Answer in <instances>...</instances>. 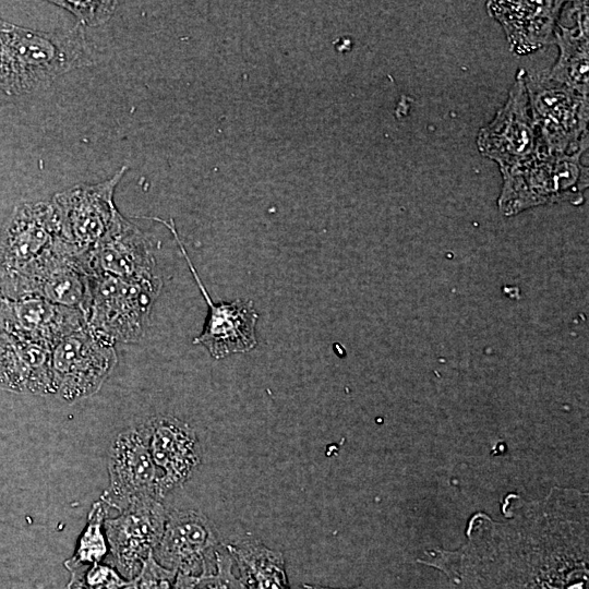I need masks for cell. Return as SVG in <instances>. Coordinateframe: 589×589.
<instances>
[{
	"label": "cell",
	"mask_w": 589,
	"mask_h": 589,
	"mask_svg": "<svg viewBox=\"0 0 589 589\" xmlns=\"http://www.w3.org/2000/svg\"><path fill=\"white\" fill-rule=\"evenodd\" d=\"M217 538L211 521L195 510L168 513L155 560L178 574L200 577L216 570Z\"/></svg>",
	"instance_id": "12"
},
{
	"label": "cell",
	"mask_w": 589,
	"mask_h": 589,
	"mask_svg": "<svg viewBox=\"0 0 589 589\" xmlns=\"http://www.w3.org/2000/svg\"><path fill=\"white\" fill-rule=\"evenodd\" d=\"M85 325L84 314L39 296L0 292V328L44 344L49 348L63 336Z\"/></svg>",
	"instance_id": "15"
},
{
	"label": "cell",
	"mask_w": 589,
	"mask_h": 589,
	"mask_svg": "<svg viewBox=\"0 0 589 589\" xmlns=\"http://www.w3.org/2000/svg\"><path fill=\"white\" fill-rule=\"evenodd\" d=\"M85 256L91 274L133 279L156 276L149 239L122 215Z\"/></svg>",
	"instance_id": "17"
},
{
	"label": "cell",
	"mask_w": 589,
	"mask_h": 589,
	"mask_svg": "<svg viewBox=\"0 0 589 589\" xmlns=\"http://www.w3.org/2000/svg\"><path fill=\"white\" fill-rule=\"evenodd\" d=\"M144 424L164 497L182 485L200 464L197 438L189 424L171 416L153 417Z\"/></svg>",
	"instance_id": "16"
},
{
	"label": "cell",
	"mask_w": 589,
	"mask_h": 589,
	"mask_svg": "<svg viewBox=\"0 0 589 589\" xmlns=\"http://www.w3.org/2000/svg\"><path fill=\"white\" fill-rule=\"evenodd\" d=\"M160 288L158 276L133 279L92 274L89 300L84 313L86 327L111 346L139 341Z\"/></svg>",
	"instance_id": "4"
},
{
	"label": "cell",
	"mask_w": 589,
	"mask_h": 589,
	"mask_svg": "<svg viewBox=\"0 0 589 589\" xmlns=\"http://www.w3.org/2000/svg\"><path fill=\"white\" fill-rule=\"evenodd\" d=\"M563 1H489L488 13L504 29L512 51L529 55L553 44Z\"/></svg>",
	"instance_id": "18"
},
{
	"label": "cell",
	"mask_w": 589,
	"mask_h": 589,
	"mask_svg": "<svg viewBox=\"0 0 589 589\" xmlns=\"http://www.w3.org/2000/svg\"><path fill=\"white\" fill-rule=\"evenodd\" d=\"M538 151L554 155L588 149V95L551 80L546 72L524 71Z\"/></svg>",
	"instance_id": "5"
},
{
	"label": "cell",
	"mask_w": 589,
	"mask_h": 589,
	"mask_svg": "<svg viewBox=\"0 0 589 589\" xmlns=\"http://www.w3.org/2000/svg\"><path fill=\"white\" fill-rule=\"evenodd\" d=\"M53 3L72 12L82 24L88 26L107 22L117 5L115 1H53Z\"/></svg>",
	"instance_id": "26"
},
{
	"label": "cell",
	"mask_w": 589,
	"mask_h": 589,
	"mask_svg": "<svg viewBox=\"0 0 589 589\" xmlns=\"http://www.w3.org/2000/svg\"><path fill=\"white\" fill-rule=\"evenodd\" d=\"M84 31L77 25L44 33L0 19V91L21 95L49 85L57 76L92 63Z\"/></svg>",
	"instance_id": "2"
},
{
	"label": "cell",
	"mask_w": 589,
	"mask_h": 589,
	"mask_svg": "<svg viewBox=\"0 0 589 589\" xmlns=\"http://www.w3.org/2000/svg\"><path fill=\"white\" fill-rule=\"evenodd\" d=\"M119 510L116 518L105 519L104 530L115 567L131 580L159 543L168 513L155 497L132 500Z\"/></svg>",
	"instance_id": "9"
},
{
	"label": "cell",
	"mask_w": 589,
	"mask_h": 589,
	"mask_svg": "<svg viewBox=\"0 0 589 589\" xmlns=\"http://www.w3.org/2000/svg\"><path fill=\"white\" fill-rule=\"evenodd\" d=\"M304 589H342V588H329V587H323V586H315V585H304ZM345 589H366L364 586H357L352 588H345Z\"/></svg>",
	"instance_id": "27"
},
{
	"label": "cell",
	"mask_w": 589,
	"mask_h": 589,
	"mask_svg": "<svg viewBox=\"0 0 589 589\" xmlns=\"http://www.w3.org/2000/svg\"><path fill=\"white\" fill-rule=\"evenodd\" d=\"M109 489L101 495L107 506L121 509L140 497L163 498L159 473L153 461L145 424L122 431L108 457Z\"/></svg>",
	"instance_id": "11"
},
{
	"label": "cell",
	"mask_w": 589,
	"mask_h": 589,
	"mask_svg": "<svg viewBox=\"0 0 589 589\" xmlns=\"http://www.w3.org/2000/svg\"><path fill=\"white\" fill-rule=\"evenodd\" d=\"M115 346L97 338L86 324L59 339L50 351L55 394L68 402L95 394L117 363Z\"/></svg>",
	"instance_id": "7"
},
{
	"label": "cell",
	"mask_w": 589,
	"mask_h": 589,
	"mask_svg": "<svg viewBox=\"0 0 589 589\" xmlns=\"http://www.w3.org/2000/svg\"><path fill=\"white\" fill-rule=\"evenodd\" d=\"M588 22V1L564 2L553 37L558 56L546 72L551 80L584 95L589 91Z\"/></svg>",
	"instance_id": "19"
},
{
	"label": "cell",
	"mask_w": 589,
	"mask_h": 589,
	"mask_svg": "<svg viewBox=\"0 0 589 589\" xmlns=\"http://www.w3.org/2000/svg\"><path fill=\"white\" fill-rule=\"evenodd\" d=\"M106 513L107 504L101 498L93 504L76 551L64 562L71 575L67 588L73 586L88 567L101 563L107 555L109 545L104 530Z\"/></svg>",
	"instance_id": "22"
},
{
	"label": "cell",
	"mask_w": 589,
	"mask_h": 589,
	"mask_svg": "<svg viewBox=\"0 0 589 589\" xmlns=\"http://www.w3.org/2000/svg\"><path fill=\"white\" fill-rule=\"evenodd\" d=\"M68 244L51 202L20 204L0 236V277L13 285Z\"/></svg>",
	"instance_id": "6"
},
{
	"label": "cell",
	"mask_w": 589,
	"mask_h": 589,
	"mask_svg": "<svg viewBox=\"0 0 589 589\" xmlns=\"http://www.w3.org/2000/svg\"><path fill=\"white\" fill-rule=\"evenodd\" d=\"M156 220L161 221L171 230L208 305V316L204 329L200 336L194 338L193 344L203 345L215 359L254 349L257 345L255 324L259 314L253 306V301L237 299L231 303H214L178 237L173 221L168 223L158 218Z\"/></svg>",
	"instance_id": "13"
},
{
	"label": "cell",
	"mask_w": 589,
	"mask_h": 589,
	"mask_svg": "<svg viewBox=\"0 0 589 589\" xmlns=\"http://www.w3.org/2000/svg\"><path fill=\"white\" fill-rule=\"evenodd\" d=\"M91 276L85 255L69 244L11 288L14 296H39L84 314L89 300Z\"/></svg>",
	"instance_id": "14"
},
{
	"label": "cell",
	"mask_w": 589,
	"mask_h": 589,
	"mask_svg": "<svg viewBox=\"0 0 589 589\" xmlns=\"http://www.w3.org/2000/svg\"><path fill=\"white\" fill-rule=\"evenodd\" d=\"M127 167L96 184H77L51 200L61 233L79 253L86 255L115 226L121 214L113 194Z\"/></svg>",
	"instance_id": "8"
},
{
	"label": "cell",
	"mask_w": 589,
	"mask_h": 589,
	"mask_svg": "<svg viewBox=\"0 0 589 589\" xmlns=\"http://www.w3.org/2000/svg\"><path fill=\"white\" fill-rule=\"evenodd\" d=\"M588 505L573 488L554 486L537 501L510 493L503 520L476 513L462 545L418 562L441 572L448 589H589Z\"/></svg>",
	"instance_id": "1"
},
{
	"label": "cell",
	"mask_w": 589,
	"mask_h": 589,
	"mask_svg": "<svg viewBox=\"0 0 589 589\" xmlns=\"http://www.w3.org/2000/svg\"><path fill=\"white\" fill-rule=\"evenodd\" d=\"M133 580L124 578L115 566L98 563L88 567L80 579L67 589H132Z\"/></svg>",
	"instance_id": "23"
},
{
	"label": "cell",
	"mask_w": 589,
	"mask_h": 589,
	"mask_svg": "<svg viewBox=\"0 0 589 589\" xmlns=\"http://www.w3.org/2000/svg\"><path fill=\"white\" fill-rule=\"evenodd\" d=\"M48 346L0 328V386L16 393L55 394Z\"/></svg>",
	"instance_id": "20"
},
{
	"label": "cell",
	"mask_w": 589,
	"mask_h": 589,
	"mask_svg": "<svg viewBox=\"0 0 589 589\" xmlns=\"http://www.w3.org/2000/svg\"><path fill=\"white\" fill-rule=\"evenodd\" d=\"M176 576L177 572L160 565L152 552L132 579V589H175Z\"/></svg>",
	"instance_id": "25"
},
{
	"label": "cell",
	"mask_w": 589,
	"mask_h": 589,
	"mask_svg": "<svg viewBox=\"0 0 589 589\" xmlns=\"http://www.w3.org/2000/svg\"><path fill=\"white\" fill-rule=\"evenodd\" d=\"M585 153L554 155L537 152L529 159L500 169L502 189L497 206L504 216L518 215L529 208L568 202L580 205L588 188Z\"/></svg>",
	"instance_id": "3"
},
{
	"label": "cell",
	"mask_w": 589,
	"mask_h": 589,
	"mask_svg": "<svg viewBox=\"0 0 589 589\" xmlns=\"http://www.w3.org/2000/svg\"><path fill=\"white\" fill-rule=\"evenodd\" d=\"M524 71L518 70L506 101L477 137L480 154L495 161L500 169L520 164L538 151Z\"/></svg>",
	"instance_id": "10"
},
{
	"label": "cell",
	"mask_w": 589,
	"mask_h": 589,
	"mask_svg": "<svg viewBox=\"0 0 589 589\" xmlns=\"http://www.w3.org/2000/svg\"><path fill=\"white\" fill-rule=\"evenodd\" d=\"M247 589H290L280 552L260 542L228 545Z\"/></svg>",
	"instance_id": "21"
},
{
	"label": "cell",
	"mask_w": 589,
	"mask_h": 589,
	"mask_svg": "<svg viewBox=\"0 0 589 589\" xmlns=\"http://www.w3.org/2000/svg\"><path fill=\"white\" fill-rule=\"evenodd\" d=\"M233 558L228 549L216 550V570L196 578L193 589H247L232 573Z\"/></svg>",
	"instance_id": "24"
}]
</instances>
